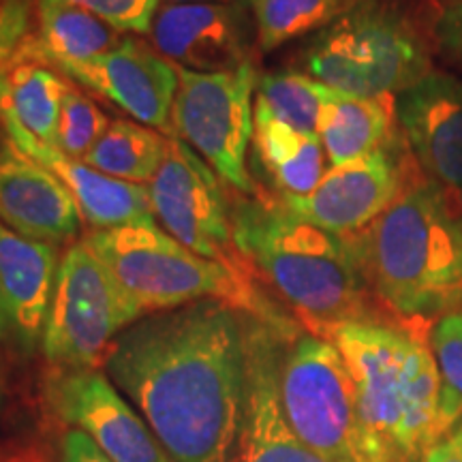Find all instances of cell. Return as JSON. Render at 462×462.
Returning <instances> with one entry per match:
<instances>
[{"label":"cell","mask_w":462,"mask_h":462,"mask_svg":"<svg viewBox=\"0 0 462 462\" xmlns=\"http://www.w3.org/2000/svg\"><path fill=\"white\" fill-rule=\"evenodd\" d=\"M245 338L246 398L236 462H326L300 441L282 411L281 360L293 337L245 315Z\"/></svg>","instance_id":"5bb4252c"},{"label":"cell","mask_w":462,"mask_h":462,"mask_svg":"<svg viewBox=\"0 0 462 462\" xmlns=\"http://www.w3.org/2000/svg\"><path fill=\"white\" fill-rule=\"evenodd\" d=\"M420 462H462V420L446 437L439 439Z\"/></svg>","instance_id":"d6a6232c"},{"label":"cell","mask_w":462,"mask_h":462,"mask_svg":"<svg viewBox=\"0 0 462 462\" xmlns=\"http://www.w3.org/2000/svg\"><path fill=\"white\" fill-rule=\"evenodd\" d=\"M300 65L351 97H398L435 71L429 42L396 0H362L310 34Z\"/></svg>","instance_id":"8992f818"},{"label":"cell","mask_w":462,"mask_h":462,"mask_svg":"<svg viewBox=\"0 0 462 462\" xmlns=\"http://www.w3.org/2000/svg\"><path fill=\"white\" fill-rule=\"evenodd\" d=\"M253 157L279 190L281 199L304 198L326 173V150L319 137L282 123L255 101Z\"/></svg>","instance_id":"7402d4cb"},{"label":"cell","mask_w":462,"mask_h":462,"mask_svg":"<svg viewBox=\"0 0 462 462\" xmlns=\"http://www.w3.org/2000/svg\"><path fill=\"white\" fill-rule=\"evenodd\" d=\"M34 31L11 65L37 62L48 67L56 60L84 62L116 48L125 37L90 11L67 0H34Z\"/></svg>","instance_id":"ffe728a7"},{"label":"cell","mask_w":462,"mask_h":462,"mask_svg":"<svg viewBox=\"0 0 462 462\" xmlns=\"http://www.w3.org/2000/svg\"><path fill=\"white\" fill-rule=\"evenodd\" d=\"M43 398L56 420L88 435L112 462H173L146 420L99 368H51Z\"/></svg>","instance_id":"8fae6325"},{"label":"cell","mask_w":462,"mask_h":462,"mask_svg":"<svg viewBox=\"0 0 462 462\" xmlns=\"http://www.w3.org/2000/svg\"><path fill=\"white\" fill-rule=\"evenodd\" d=\"M351 240L374 298L392 315L411 323L460 313L462 223L446 187L432 178L407 182Z\"/></svg>","instance_id":"3957f363"},{"label":"cell","mask_w":462,"mask_h":462,"mask_svg":"<svg viewBox=\"0 0 462 462\" xmlns=\"http://www.w3.org/2000/svg\"><path fill=\"white\" fill-rule=\"evenodd\" d=\"M0 223L58 248L78 242L84 223L65 184L7 135L0 142Z\"/></svg>","instance_id":"e0dca14e"},{"label":"cell","mask_w":462,"mask_h":462,"mask_svg":"<svg viewBox=\"0 0 462 462\" xmlns=\"http://www.w3.org/2000/svg\"><path fill=\"white\" fill-rule=\"evenodd\" d=\"M281 402L300 441L326 462H409L364 426L349 368L332 340L300 332L281 360Z\"/></svg>","instance_id":"52a82bcc"},{"label":"cell","mask_w":462,"mask_h":462,"mask_svg":"<svg viewBox=\"0 0 462 462\" xmlns=\"http://www.w3.org/2000/svg\"><path fill=\"white\" fill-rule=\"evenodd\" d=\"M332 88L317 82L309 73L285 69L257 78V103L270 114L306 135H317L321 107Z\"/></svg>","instance_id":"484cf974"},{"label":"cell","mask_w":462,"mask_h":462,"mask_svg":"<svg viewBox=\"0 0 462 462\" xmlns=\"http://www.w3.org/2000/svg\"><path fill=\"white\" fill-rule=\"evenodd\" d=\"M257 45L273 51L332 24L362 0H251Z\"/></svg>","instance_id":"d4e9b609"},{"label":"cell","mask_w":462,"mask_h":462,"mask_svg":"<svg viewBox=\"0 0 462 462\" xmlns=\"http://www.w3.org/2000/svg\"><path fill=\"white\" fill-rule=\"evenodd\" d=\"M231 221L240 255L287 300L309 332L321 337L343 323H385L351 236L302 221L265 190L231 199Z\"/></svg>","instance_id":"7a4b0ae2"},{"label":"cell","mask_w":462,"mask_h":462,"mask_svg":"<svg viewBox=\"0 0 462 462\" xmlns=\"http://www.w3.org/2000/svg\"><path fill=\"white\" fill-rule=\"evenodd\" d=\"M385 143L366 157L330 167L304 198L281 199L289 212L330 234H360L383 215L407 187V173Z\"/></svg>","instance_id":"4fadbf2b"},{"label":"cell","mask_w":462,"mask_h":462,"mask_svg":"<svg viewBox=\"0 0 462 462\" xmlns=\"http://www.w3.org/2000/svg\"><path fill=\"white\" fill-rule=\"evenodd\" d=\"M7 462H31V460H7Z\"/></svg>","instance_id":"d590c367"},{"label":"cell","mask_w":462,"mask_h":462,"mask_svg":"<svg viewBox=\"0 0 462 462\" xmlns=\"http://www.w3.org/2000/svg\"><path fill=\"white\" fill-rule=\"evenodd\" d=\"M58 462H112L88 435L78 429H67L58 437Z\"/></svg>","instance_id":"1f68e13d"},{"label":"cell","mask_w":462,"mask_h":462,"mask_svg":"<svg viewBox=\"0 0 462 462\" xmlns=\"http://www.w3.org/2000/svg\"><path fill=\"white\" fill-rule=\"evenodd\" d=\"M71 79L37 62L0 69V116L15 120L39 142L56 148L58 120Z\"/></svg>","instance_id":"603a6c76"},{"label":"cell","mask_w":462,"mask_h":462,"mask_svg":"<svg viewBox=\"0 0 462 462\" xmlns=\"http://www.w3.org/2000/svg\"><path fill=\"white\" fill-rule=\"evenodd\" d=\"M449 190V199H452V206L458 215L460 223H462V189H448Z\"/></svg>","instance_id":"836d02e7"},{"label":"cell","mask_w":462,"mask_h":462,"mask_svg":"<svg viewBox=\"0 0 462 462\" xmlns=\"http://www.w3.org/2000/svg\"><path fill=\"white\" fill-rule=\"evenodd\" d=\"M58 265V246L0 223V345L22 356L42 346Z\"/></svg>","instance_id":"2e32d148"},{"label":"cell","mask_w":462,"mask_h":462,"mask_svg":"<svg viewBox=\"0 0 462 462\" xmlns=\"http://www.w3.org/2000/svg\"><path fill=\"white\" fill-rule=\"evenodd\" d=\"M0 125H3L5 135L22 152L48 167L58 180L65 184L92 231L154 221L146 187L116 180L112 176L97 171L82 159H73L50 143L39 142L7 116H0Z\"/></svg>","instance_id":"d6986e66"},{"label":"cell","mask_w":462,"mask_h":462,"mask_svg":"<svg viewBox=\"0 0 462 462\" xmlns=\"http://www.w3.org/2000/svg\"><path fill=\"white\" fill-rule=\"evenodd\" d=\"M103 366L173 462L238 460L246 338L234 306L199 300L142 317Z\"/></svg>","instance_id":"6da1fadb"},{"label":"cell","mask_w":462,"mask_h":462,"mask_svg":"<svg viewBox=\"0 0 462 462\" xmlns=\"http://www.w3.org/2000/svg\"><path fill=\"white\" fill-rule=\"evenodd\" d=\"M142 317L137 304L79 238L67 246L58 265L42 354L51 368L62 371L99 368L116 338Z\"/></svg>","instance_id":"ba28073f"},{"label":"cell","mask_w":462,"mask_h":462,"mask_svg":"<svg viewBox=\"0 0 462 462\" xmlns=\"http://www.w3.org/2000/svg\"><path fill=\"white\" fill-rule=\"evenodd\" d=\"M48 67L106 97L137 123L171 135L178 69L142 39L125 34L116 48L90 60H56Z\"/></svg>","instance_id":"7c38bea8"},{"label":"cell","mask_w":462,"mask_h":462,"mask_svg":"<svg viewBox=\"0 0 462 462\" xmlns=\"http://www.w3.org/2000/svg\"><path fill=\"white\" fill-rule=\"evenodd\" d=\"M176 69L171 135L193 148L227 189L240 195H257L262 189L246 167L255 131L253 92L259 78L253 62L221 73Z\"/></svg>","instance_id":"9c48e42d"},{"label":"cell","mask_w":462,"mask_h":462,"mask_svg":"<svg viewBox=\"0 0 462 462\" xmlns=\"http://www.w3.org/2000/svg\"><path fill=\"white\" fill-rule=\"evenodd\" d=\"M253 26L245 5H165L150 28L152 48L171 65L195 73L236 71L251 60Z\"/></svg>","instance_id":"9a60e30c"},{"label":"cell","mask_w":462,"mask_h":462,"mask_svg":"<svg viewBox=\"0 0 462 462\" xmlns=\"http://www.w3.org/2000/svg\"><path fill=\"white\" fill-rule=\"evenodd\" d=\"M394 120L396 97H351L332 90L321 107L317 137L337 167L390 143Z\"/></svg>","instance_id":"44dd1931"},{"label":"cell","mask_w":462,"mask_h":462,"mask_svg":"<svg viewBox=\"0 0 462 462\" xmlns=\"http://www.w3.org/2000/svg\"><path fill=\"white\" fill-rule=\"evenodd\" d=\"M67 3L90 11L92 15L123 34L150 32L159 9V0H67Z\"/></svg>","instance_id":"f1b7e54d"},{"label":"cell","mask_w":462,"mask_h":462,"mask_svg":"<svg viewBox=\"0 0 462 462\" xmlns=\"http://www.w3.org/2000/svg\"><path fill=\"white\" fill-rule=\"evenodd\" d=\"M432 42L441 56L462 69V0H452L439 11L432 24Z\"/></svg>","instance_id":"4dcf8cb0"},{"label":"cell","mask_w":462,"mask_h":462,"mask_svg":"<svg viewBox=\"0 0 462 462\" xmlns=\"http://www.w3.org/2000/svg\"><path fill=\"white\" fill-rule=\"evenodd\" d=\"M225 187L193 148L170 135L159 171L146 189L154 218L180 245L234 273L255 274L236 246Z\"/></svg>","instance_id":"30bf717a"},{"label":"cell","mask_w":462,"mask_h":462,"mask_svg":"<svg viewBox=\"0 0 462 462\" xmlns=\"http://www.w3.org/2000/svg\"><path fill=\"white\" fill-rule=\"evenodd\" d=\"M37 20L34 0H0V69L9 67Z\"/></svg>","instance_id":"f546056e"},{"label":"cell","mask_w":462,"mask_h":462,"mask_svg":"<svg viewBox=\"0 0 462 462\" xmlns=\"http://www.w3.org/2000/svg\"><path fill=\"white\" fill-rule=\"evenodd\" d=\"M165 146L163 133L137 120H114L82 161L116 180L148 184L159 171Z\"/></svg>","instance_id":"cb8c5ba5"},{"label":"cell","mask_w":462,"mask_h":462,"mask_svg":"<svg viewBox=\"0 0 462 462\" xmlns=\"http://www.w3.org/2000/svg\"><path fill=\"white\" fill-rule=\"evenodd\" d=\"M107 126L106 112L90 97L75 88L73 82L69 84L58 120L56 148L73 159H84L101 140Z\"/></svg>","instance_id":"4316f807"},{"label":"cell","mask_w":462,"mask_h":462,"mask_svg":"<svg viewBox=\"0 0 462 462\" xmlns=\"http://www.w3.org/2000/svg\"><path fill=\"white\" fill-rule=\"evenodd\" d=\"M396 120L421 170L446 189H462V79L430 71L396 97Z\"/></svg>","instance_id":"ac0fdd59"},{"label":"cell","mask_w":462,"mask_h":462,"mask_svg":"<svg viewBox=\"0 0 462 462\" xmlns=\"http://www.w3.org/2000/svg\"><path fill=\"white\" fill-rule=\"evenodd\" d=\"M167 5H199V3H229V0H165Z\"/></svg>","instance_id":"e575fe53"},{"label":"cell","mask_w":462,"mask_h":462,"mask_svg":"<svg viewBox=\"0 0 462 462\" xmlns=\"http://www.w3.org/2000/svg\"><path fill=\"white\" fill-rule=\"evenodd\" d=\"M430 349L443 388L462 401V310L443 315L437 321L430 334Z\"/></svg>","instance_id":"83f0119b"},{"label":"cell","mask_w":462,"mask_h":462,"mask_svg":"<svg viewBox=\"0 0 462 462\" xmlns=\"http://www.w3.org/2000/svg\"><path fill=\"white\" fill-rule=\"evenodd\" d=\"M82 240L143 317L199 300H218L285 337L300 332L298 323L263 296L255 274L234 273L227 265L198 255L165 234L157 221L97 229Z\"/></svg>","instance_id":"5b68a950"},{"label":"cell","mask_w":462,"mask_h":462,"mask_svg":"<svg viewBox=\"0 0 462 462\" xmlns=\"http://www.w3.org/2000/svg\"><path fill=\"white\" fill-rule=\"evenodd\" d=\"M343 356L357 409L371 435L409 462H420L448 435L443 381L432 349L413 326L343 323L323 332Z\"/></svg>","instance_id":"277c9868"}]
</instances>
